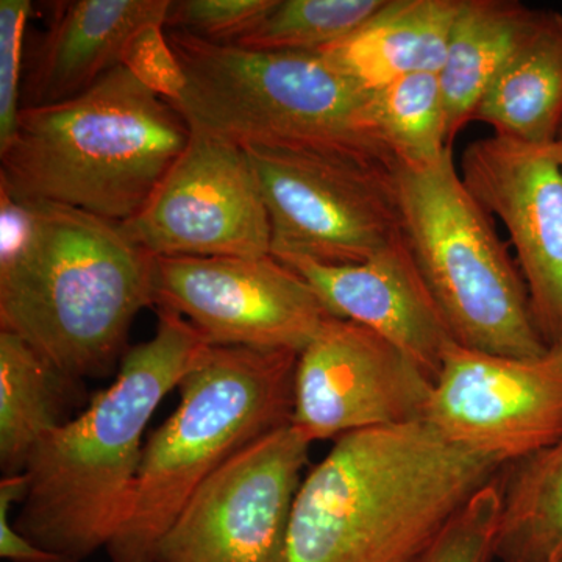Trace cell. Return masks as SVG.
<instances>
[{
  "mask_svg": "<svg viewBox=\"0 0 562 562\" xmlns=\"http://www.w3.org/2000/svg\"><path fill=\"white\" fill-rule=\"evenodd\" d=\"M503 465L425 419L347 432L299 487L286 562H417Z\"/></svg>",
  "mask_w": 562,
  "mask_h": 562,
  "instance_id": "obj_1",
  "label": "cell"
},
{
  "mask_svg": "<svg viewBox=\"0 0 562 562\" xmlns=\"http://www.w3.org/2000/svg\"><path fill=\"white\" fill-rule=\"evenodd\" d=\"M0 205V330L70 379L109 375L127 353L133 321L154 306V255L87 211L2 192Z\"/></svg>",
  "mask_w": 562,
  "mask_h": 562,
  "instance_id": "obj_2",
  "label": "cell"
},
{
  "mask_svg": "<svg viewBox=\"0 0 562 562\" xmlns=\"http://www.w3.org/2000/svg\"><path fill=\"white\" fill-rule=\"evenodd\" d=\"M157 314V331L127 350L114 382L47 435L25 465L27 494L14 527L70 562L106 550L120 531L147 425L210 346L179 314Z\"/></svg>",
  "mask_w": 562,
  "mask_h": 562,
  "instance_id": "obj_3",
  "label": "cell"
},
{
  "mask_svg": "<svg viewBox=\"0 0 562 562\" xmlns=\"http://www.w3.org/2000/svg\"><path fill=\"white\" fill-rule=\"evenodd\" d=\"M190 139L180 111L117 65L76 98L21 110L0 151V192L122 224L146 205Z\"/></svg>",
  "mask_w": 562,
  "mask_h": 562,
  "instance_id": "obj_4",
  "label": "cell"
},
{
  "mask_svg": "<svg viewBox=\"0 0 562 562\" xmlns=\"http://www.w3.org/2000/svg\"><path fill=\"white\" fill-rule=\"evenodd\" d=\"M191 128L246 146L341 151L397 169L371 117L372 90L322 52H258L169 31Z\"/></svg>",
  "mask_w": 562,
  "mask_h": 562,
  "instance_id": "obj_5",
  "label": "cell"
},
{
  "mask_svg": "<svg viewBox=\"0 0 562 562\" xmlns=\"http://www.w3.org/2000/svg\"><path fill=\"white\" fill-rule=\"evenodd\" d=\"M297 360L294 351L206 347L177 387L179 405L144 443L110 562H155L192 494L236 453L291 425Z\"/></svg>",
  "mask_w": 562,
  "mask_h": 562,
  "instance_id": "obj_6",
  "label": "cell"
},
{
  "mask_svg": "<svg viewBox=\"0 0 562 562\" xmlns=\"http://www.w3.org/2000/svg\"><path fill=\"white\" fill-rule=\"evenodd\" d=\"M395 179L403 235L454 342L497 357L546 353L512 246L465 187L453 149L424 168H397Z\"/></svg>",
  "mask_w": 562,
  "mask_h": 562,
  "instance_id": "obj_7",
  "label": "cell"
},
{
  "mask_svg": "<svg viewBox=\"0 0 562 562\" xmlns=\"http://www.w3.org/2000/svg\"><path fill=\"white\" fill-rule=\"evenodd\" d=\"M273 257L358 265L403 233L397 169L341 151L246 146Z\"/></svg>",
  "mask_w": 562,
  "mask_h": 562,
  "instance_id": "obj_8",
  "label": "cell"
},
{
  "mask_svg": "<svg viewBox=\"0 0 562 562\" xmlns=\"http://www.w3.org/2000/svg\"><path fill=\"white\" fill-rule=\"evenodd\" d=\"M154 306L210 346L301 351L333 316L301 273L266 257H155Z\"/></svg>",
  "mask_w": 562,
  "mask_h": 562,
  "instance_id": "obj_9",
  "label": "cell"
},
{
  "mask_svg": "<svg viewBox=\"0 0 562 562\" xmlns=\"http://www.w3.org/2000/svg\"><path fill=\"white\" fill-rule=\"evenodd\" d=\"M310 447L286 425L236 453L192 494L158 543L155 562H286Z\"/></svg>",
  "mask_w": 562,
  "mask_h": 562,
  "instance_id": "obj_10",
  "label": "cell"
},
{
  "mask_svg": "<svg viewBox=\"0 0 562 562\" xmlns=\"http://www.w3.org/2000/svg\"><path fill=\"white\" fill-rule=\"evenodd\" d=\"M121 227L154 257L272 255L271 220L246 149L195 128L146 205Z\"/></svg>",
  "mask_w": 562,
  "mask_h": 562,
  "instance_id": "obj_11",
  "label": "cell"
},
{
  "mask_svg": "<svg viewBox=\"0 0 562 562\" xmlns=\"http://www.w3.org/2000/svg\"><path fill=\"white\" fill-rule=\"evenodd\" d=\"M425 420L450 441L502 462L562 438V342L508 358L453 342L432 383Z\"/></svg>",
  "mask_w": 562,
  "mask_h": 562,
  "instance_id": "obj_12",
  "label": "cell"
},
{
  "mask_svg": "<svg viewBox=\"0 0 562 562\" xmlns=\"http://www.w3.org/2000/svg\"><path fill=\"white\" fill-rule=\"evenodd\" d=\"M432 382L401 349L330 317L299 355L291 425L310 443L424 420Z\"/></svg>",
  "mask_w": 562,
  "mask_h": 562,
  "instance_id": "obj_13",
  "label": "cell"
},
{
  "mask_svg": "<svg viewBox=\"0 0 562 562\" xmlns=\"http://www.w3.org/2000/svg\"><path fill=\"white\" fill-rule=\"evenodd\" d=\"M460 173L508 232L542 341L561 344L562 168L554 144L532 146L497 135L476 139L462 151Z\"/></svg>",
  "mask_w": 562,
  "mask_h": 562,
  "instance_id": "obj_14",
  "label": "cell"
},
{
  "mask_svg": "<svg viewBox=\"0 0 562 562\" xmlns=\"http://www.w3.org/2000/svg\"><path fill=\"white\" fill-rule=\"evenodd\" d=\"M279 260L312 284L333 316L379 333L436 382L454 339L403 233L358 265H325L292 255Z\"/></svg>",
  "mask_w": 562,
  "mask_h": 562,
  "instance_id": "obj_15",
  "label": "cell"
},
{
  "mask_svg": "<svg viewBox=\"0 0 562 562\" xmlns=\"http://www.w3.org/2000/svg\"><path fill=\"white\" fill-rule=\"evenodd\" d=\"M171 0H70L54 5L29 69L21 109L68 101L114 66L133 33L165 22Z\"/></svg>",
  "mask_w": 562,
  "mask_h": 562,
  "instance_id": "obj_16",
  "label": "cell"
},
{
  "mask_svg": "<svg viewBox=\"0 0 562 562\" xmlns=\"http://www.w3.org/2000/svg\"><path fill=\"white\" fill-rule=\"evenodd\" d=\"M473 121L494 135L553 146L562 128V13L531 9Z\"/></svg>",
  "mask_w": 562,
  "mask_h": 562,
  "instance_id": "obj_17",
  "label": "cell"
},
{
  "mask_svg": "<svg viewBox=\"0 0 562 562\" xmlns=\"http://www.w3.org/2000/svg\"><path fill=\"white\" fill-rule=\"evenodd\" d=\"M462 0H386L349 38L321 50L368 90L441 70Z\"/></svg>",
  "mask_w": 562,
  "mask_h": 562,
  "instance_id": "obj_18",
  "label": "cell"
},
{
  "mask_svg": "<svg viewBox=\"0 0 562 562\" xmlns=\"http://www.w3.org/2000/svg\"><path fill=\"white\" fill-rule=\"evenodd\" d=\"M79 380L20 336L0 330V468L3 476L24 473L35 447L72 419Z\"/></svg>",
  "mask_w": 562,
  "mask_h": 562,
  "instance_id": "obj_19",
  "label": "cell"
},
{
  "mask_svg": "<svg viewBox=\"0 0 562 562\" xmlns=\"http://www.w3.org/2000/svg\"><path fill=\"white\" fill-rule=\"evenodd\" d=\"M530 13L531 7L516 0H462L438 72L450 147L473 122Z\"/></svg>",
  "mask_w": 562,
  "mask_h": 562,
  "instance_id": "obj_20",
  "label": "cell"
},
{
  "mask_svg": "<svg viewBox=\"0 0 562 562\" xmlns=\"http://www.w3.org/2000/svg\"><path fill=\"white\" fill-rule=\"evenodd\" d=\"M495 560L562 562V438L506 462L497 482Z\"/></svg>",
  "mask_w": 562,
  "mask_h": 562,
  "instance_id": "obj_21",
  "label": "cell"
},
{
  "mask_svg": "<svg viewBox=\"0 0 562 562\" xmlns=\"http://www.w3.org/2000/svg\"><path fill=\"white\" fill-rule=\"evenodd\" d=\"M371 117L398 168H424L453 149L438 74H413L372 90Z\"/></svg>",
  "mask_w": 562,
  "mask_h": 562,
  "instance_id": "obj_22",
  "label": "cell"
},
{
  "mask_svg": "<svg viewBox=\"0 0 562 562\" xmlns=\"http://www.w3.org/2000/svg\"><path fill=\"white\" fill-rule=\"evenodd\" d=\"M386 0H277L250 33L232 46L258 52H321L349 38Z\"/></svg>",
  "mask_w": 562,
  "mask_h": 562,
  "instance_id": "obj_23",
  "label": "cell"
},
{
  "mask_svg": "<svg viewBox=\"0 0 562 562\" xmlns=\"http://www.w3.org/2000/svg\"><path fill=\"white\" fill-rule=\"evenodd\" d=\"M277 0H176L166 29L217 44H236L254 31Z\"/></svg>",
  "mask_w": 562,
  "mask_h": 562,
  "instance_id": "obj_24",
  "label": "cell"
},
{
  "mask_svg": "<svg viewBox=\"0 0 562 562\" xmlns=\"http://www.w3.org/2000/svg\"><path fill=\"white\" fill-rule=\"evenodd\" d=\"M495 482L472 498L417 562H492L495 560V531H497L498 508H501Z\"/></svg>",
  "mask_w": 562,
  "mask_h": 562,
  "instance_id": "obj_25",
  "label": "cell"
},
{
  "mask_svg": "<svg viewBox=\"0 0 562 562\" xmlns=\"http://www.w3.org/2000/svg\"><path fill=\"white\" fill-rule=\"evenodd\" d=\"M165 31V22H149L138 29L125 44L120 65L144 87L173 103L183 94L187 80Z\"/></svg>",
  "mask_w": 562,
  "mask_h": 562,
  "instance_id": "obj_26",
  "label": "cell"
},
{
  "mask_svg": "<svg viewBox=\"0 0 562 562\" xmlns=\"http://www.w3.org/2000/svg\"><path fill=\"white\" fill-rule=\"evenodd\" d=\"M29 0H0V151L16 132L21 114V65Z\"/></svg>",
  "mask_w": 562,
  "mask_h": 562,
  "instance_id": "obj_27",
  "label": "cell"
},
{
  "mask_svg": "<svg viewBox=\"0 0 562 562\" xmlns=\"http://www.w3.org/2000/svg\"><path fill=\"white\" fill-rule=\"evenodd\" d=\"M27 479L24 473L5 475L0 482V557L9 562H70L61 554L41 549L11 522V509L24 502Z\"/></svg>",
  "mask_w": 562,
  "mask_h": 562,
  "instance_id": "obj_28",
  "label": "cell"
},
{
  "mask_svg": "<svg viewBox=\"0 0 562 562\" xmlns=\"http://www.w3.org/2000/svg\"><path fill=\"white\" fill-rule=\"evenodd\" d=\"M554 149H557L558 158H560L562 168V128L560 135H558L557 143H554Z\"/></svg>",
  "mask_w": 562,
  "mask_h": 562,
  "instance_id": "obj_29",
  "label": "cell"
}]
</instances>
